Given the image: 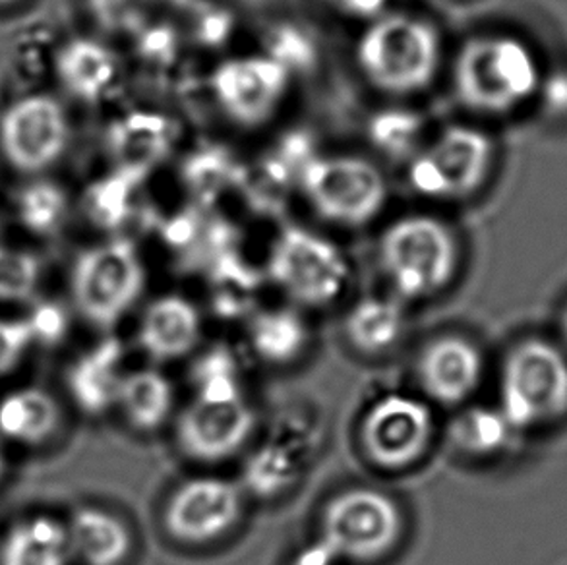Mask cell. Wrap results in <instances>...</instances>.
I'll return each mask as SVG.
<instances>
[{
	"mask_svg": "<svg viewBox=\"0 0 567 565\" xmlns=\"http://www.w3.org/2000/svg\"><path fill=\"white\" fill-rule=\"evenodd\" d=\"M444 41L436 25L409 12H383L367 22L354 49L362 76L378 92L406 97L437 78Z\"/></svg>",
	"mask_w": 567,
	"mask_h": 565,
	"instance_id": "7a4b0ae2",
	"label": "cell"
},
{
	"mask_svg": "<svg viewBox=\"0 0 567 565\" xmlns=\"http://www.w3.org/2000/svg\"><path fill=\"white\" fill-rule=\"evenodd\" d=\"M499 409L515 430L540 427L567 413V359L554 345L530 339L504 364Z\"/></svg>",
	"mask_w": 567,
	"mask_h": 565,
	"instance_id": "9c48e42d",
	"label": "cell"
},
{
	"mask_svg": "<svg viewBox=\"0 0 567 565\" xmlns=\"http://www.w3.org/2000/svg\"><path fill=\"white\" fill-rule=\"evenodd\" d=\"M291 90V72L269 54L233 56L215 66L209 92L233 123L254 129L268 123Z\"/></svg>",
	"mask_w": 567,
	"mask_h": 565,
	"instance_id": "8fae6325",
	"label": "cell"
},
{
	"mask_svg": "<svg viewBox=\"0 0 567 565\" xmlns=\"http://www.w3.org/2000/svg\"><path fill=\"white\" fill-rule=\"evenodd\" d=\"M481 351L461 336L432 339L416 362V378L430 401L444 407L461 405L483 382Z\"/></svg>",
	"mask_w": 567,
	"mask_h": 565,
	"instance_id": "9a60e30c",
	"label": "cell"
},
{
	"mask_svg": "<svg viewBox=\"0 0 567 565\" xmlns=\"http://www.w3.org/2000/svg\"><path fill=\"white\" fill-rule=\"evenodd\" d=\"M33 339L30 320H0V376L20 362Z\"/></svg>",
	"mask_w": 567,
	"mask_h": 565,
	"instance_id": "1f68e13d",
	"label": "cell"
},
{
	"mask_svg": "<svg viewBox=\"0 0 567 565\" xmlns=\"http://www.w3.org/2000/svg\"><path fill=\"white\" fill-rule=\"evenodd\" d=\"M204 318L198 306L183 295L155 298L140 318L136 341L147 359L167 364L185 359L199 345Z\"/></svg>",
	"mask_w": 567,
	"mask_h": 565,
	"instance_id": "2e32d148",
	"label": "cell"
},
{
	"mask_svg": "<svg viewBox=\"0 0 567 565\" xmlns=\"http://www.w3.org/2000/svg\"><path fill=\"white\" fill-rule=\"evenodd\" d=\"M59 424L61 409L45 391H14L0 401V432L14 442H45Z\"/></svg>",
	"mask_w": 567,
	"mask_h": 565,
	"instance_id": "484cf974",
	"label": "cell"
},
{
	"mask_svg": "<svg viewBox=\"0 0 567 565\" xmlns=\"http://www.w3.org/2000/svg\"><path fill=\"white\" fill-rule=\"evenodd\" d=\"M70 554L84 565H123L131 556V528L113 513L82 507L66 525Z\"/></svg>",
	"mask_w": 567,
	"mask_h": 565,
	"instance_id": "ac0fdd59",
	"label": "cell"
},
{
	"mask_svg": "<svg viewBox=\"0 0 567 565\" xmlns=\"http://www.w3.org/2000/svg\"><path fill=\"white\" fill-rule=\"evenodd\" d=\"M561 328H564V336H566L567 339V310L566 314H564V321H561Z\"/></svg>",
	"mask_w": 567,
	"mask_h": 565,
	"instance_id": "74e56055",
	"label": "cell"
},
{
	"mask_svg": "<svg viewBox=\"0 0 567 565\" xmlns=\"http://www.w3.org/2000/svg\"><path fill=\"white\" fill-rule=\"evenodd\" d=\"M192 398L212 401H237L246 398L243 368L237 355L225 345L212 347L199 357L192 370Z\"/></svg>",
	"mask_w": 567,
	"mask_h": 565,
	"instance_id": "83f0119b",
	"label": "cell"
},
{
	"mask_svg": "<svg viewBox=\"0 0 567 565\" xmlns=\"http://www.w3.org/2000/svg\"><path fill=\"white\" fill-rule=\"evenodd\" d=\"M515 432L514 424L507 421L499 407H473L455 419L450 438L455 448L467 455L491 458L506 450Z\"/></svg>",
	"mask_w": 567,
	"mask_h": 565,
	"instance_id": "4316f807",
	"label": "cell"
},
{
	"mask_svg": "<svg viewBox=\"0 0 567 565\" xmlns=\"http://www.w3.org/2000/svg\"><path fill=\"white\" fill-rule=\"evenodd\" d=\"M243 512L245 492L240 484L202 474L173 490L163 510V527L177 543L204 546L237 527Z\"/></svg>",
	"mask_w": 567,
	"mask_h": 565,
	"instance_id": "7c38bea8",
	"label": "cell"
},
{
	"mask_svg": "<svg viewBox=\"0 0 567 565\" xmlns=\"http://www.w3.org/2000/svg\"><path fill=\"white\" fill-rule=\"evenodd\" d=\"M287 565H343V562L333 554L328 544L316 538L305 548H300Z\"/></svg>",
	"mask_w": 567,
	"mask_h": 565,
	"instance_id": "8d00e7d4",
	"label": "cell"
},
{
	"mask_svg": "<svg viewBox=\"0 0 567 565\" xmlns=\"http://www.w3.org/2000/svg\"><path fill=\"white\" fill-rule=\"evenodd\" d=\"M123 343L107 337L85 352L70 370V391L85 413L101 414L116 405L118 388L123 382Z\"/></svg>",
	"mask_w": 567,
	"mask_h": 565,
	"instance_id": "d6986e66",
	"label": "cell"
},
{
	"mask_svg": "<svg viewBox=\"0 0 567 565\" xmlns=\"http://www.w3.org/2000/svg\"><path fill=\"white\" fill-rule=\"evenodd\" d=\"M250 351L271 367H285L302 357L310 329L295 308H268L254 314L246 326Z\"/></svg>",
	"mask_w": 567,
	"mask_h": 565,
	"instance_id": "7402d4cb",
	"label": "cell"
},
{
	"mask_svg": "<svg viewBox=\"0 0 567 565\" xmlns=\"http://www.w3.org/2000/svg\"><path fill=\"white\" fill-rule=\"evenodd\" d=\"M300 192L322 219L357 229L374 222L388 202V181L377 163L331 153L307 161L300 168Z\"/></svg>",
	"mask_w": 567,
	"mask_h": 565,
	"instance_id": "277c9868",
	"label": "cell"
},
{
	"mask_svg": "<svg viewBox=\"0 0 567 565\" xmlns=\"http://www.w3.org/2000/svg\"><path fill=\"white\" fill-rule=\"evenodd\" d=\"M436 421L429 403L406 393H385L362 414L361 450L382 471H403L429 451Z\"/></svg>",
	"mask_w": 567,
	"mask_h": 565,
	"instance_id": "30bf717a",
	"label": "cell"
},
{
	"mask_svg": "<svg viewBox=\"0 0 567 565\" xmlns=\"http://www.w3.org/2000/svg\"><path fill=\"white\" fill-rule=\"evenodd\" d=\"M543 74L529 43L509 33H484L461 45L453 62V90L468 111L509 115L537 100Z\"/></svg>",
	"mask_w": 567,
	"mask_h": 565,
	"instance_id": "6da1fadb",
	"label": "cell"
},
{
	"mask_svg": "<svg viewBox=\"0 0 567 565\" xmlns=\"http://www.w3.org/2000/svg\"><path fill=\"white\" fill-rule=\"evenodd\" d=\"M56 72L72 95L87 103L103 100L118 80L116 54L93 39H74L56 59Z\"/></svg>",
	"mask_w": 567,
	"mask_h": 565,
	"instance_id": "ffe728a7",
	"label": "cell"
},
{
	"mask_svg": "<svg viewBox=\"0 0 567 565\" xmlns=\"http://www.w3.org/2000/svg\"><path fill=\"white\" fill-rule=\"evenodd\" d=\"M177 142V124L152 111H132L109 131V144L121 168L144 175L165 160Z\"/></svg>",
	"mask_w": 567,
	"mask_h": 565,
	"instance_id": "e0dca14e",
	"label": "cell"
},
{
	"mask_svg": "<svg viewBox=\"0 0 567 565\" xmlns=\"http://www.w3.org/2000/svg\"><path fill=\"white\" fill-rule=\"evenodd\" d=\"M302 451L285 438L268 440L246 459L240 489L260 500L284 496L302 473Z\"/></svg>",
	"mask_w": 567,
	"mask_h": 565,
	"instance_id": "cb8c5ba5",
	"label": "cell"
},
{
	"mask_svg": "<svg viewBox=\"0 0 567 565\" xmlns=\"http://www.w3.org/2000/svg\"><path fill=\"white\" fill-rule=\"evenodd\" d=\"M322 2L338 14L353 18V20H364V22H370L383 12H388V4H390V0H322Z\"/></svg>",
	"mask_w": 567,
	"mask_h": 565,
	"instance_id": "e575fe53",
	"label": "cell"
},
{
	"mask_svg": "<svg viewBox=\"0 0 567 565\" xmlns=\"http://www.w3.org/2000/svg\"><path fill=\"white\" fill-rule=\"evenodd\" d=\"M150 0H87L93 18L105 30H124L136 22Z\"/></svg>",
	"mask_w": 567,
	"mask_h": 565,
	"instance_id": "d6a6232c",
	"label": "cell"
},
{
	"mask_svg": "<svg viewBox=\"0 0 567 565\" xmlns=\"http://www.w3.org/2000/svg\"><path fill=\"white\" fill-rule=\"evenodd\" d=\"M31 328L35 333V339H59L64 333L66 320L64 312L56 305L41 306L38 312L30 318Z\"/></svg>",
	"mask_w": 567,
	"mask_h": 565,
	"instance_id": "d590c367",
	"label": "cell"
},
{
	"mask_svg": "<svg viewBox=\"0 0 567 565\" xmlns=\"http://www.w3.org/2000/svg\"><path fill=\"white\" fill-rule=\"evenodd\" d=\"M460 240L434 215L399 217L383 230L378 264L393 297L414 302L442 292L457 276Z\"/></svg>",
	"mask_w": 567,
	"mask_h": 565,
	"instance_id": "3957f363",
	"label": "cell"
},
{
	"mask_svg": "<svg viewBox=\"0 0 567 565\" xmlns=\"http://www.w3.org/2000/svg\"><path fill=\"white\" fill-rule=\"evenodd\" d=\"M70 554L66 525L49 517L18 523L0 552V565H66Z\"/></svg>",
	"mask_w": 567,
	"mask_h": 565,
	"instance_id": "d4e9b609",
	"label": "cell"
},
{
	"mask_svg": "<svg viewBox=\"0 0 567 565\" xmlns=\"http://www.w3.org/2000/svg\"><path fill=\"white\" fill-rule=\"evenodd\" d=\"M537 100L553 116H567V69H554L550 74H543Z\"/></svg>",
	"mask_w": 567,
	"mask_h": 565,
	"instance_id": "836d02e7",
	"label": "cell"
},
{
	"mask_svg": "<svg viewBox=\"0 0 567 565\" xmlns=\"http://www.w3.org/2000/svg\"><path fill=\"white\" fill-rule=\"evenodd\" d=\"M140 176V173L121 168L116 175L93 184L92 191L87 194V207L93 219L105 227H115L116 223L123 222L124 215L128 212L132 184L136 183Z\"/></svg>",
	"mask_w": 567,
	"mask_h": 565,
	"instance_id": "f546056e",
	"label": "cell"
},
{
	"mask_svg": "<svg viewBox=\"0 0 567 565\" xmlns=\"http://www.w3.org/2000/svg\"><path fill=\"white\" fill-rule=\"evenodd\" d=\"M268 277L295 305L323 308L346 292L351 264L331 238L289 225L269 246Z\"/></svg>",
	"mask_w": 567,
	"mask_h": 565,
	"instance_id": "8992f818",
	"label": "cell"
},
{
	"mask_svg": "<svg viewBox=\"0 0 567 565\" xmlns=\"http://www.w3.org/2000/svg\"><path fill=\"white\" fill-rule=\"evenodd\" d=\"M406 310L401 298L364 297L346 316L347 341L364 355H383L405 336Z\"/></svg>",
	"mask_w": 567,
	"mask_h": 565,
	"instance_id": "603a6c76",
	"label": "cell"
},
{
	"mask_svg": "<svg viewBox=\"0 0 567 565\" xmlns=\"http://www.w3.org/2000/svg\"><path fill=\"white\" fill-rule=\"evenodd\" d=\"M115 407L132 428L154 432L175 414L177 393L169 376L159 368H138L124 374Z\"/></svg>",
	"mask_w": 567,
	"mask_h": 565,
	"instance_id": "44dd1931",
	"label": "cell"
},
{
	"mask_svg": "<svg viewBox=\"0 0 567 565\" xmlns=\"http://www.w3.org/2000/svg\"><path fill=\"white\" fill-rule=\"evenodd\" d=\"M147 269L131 238H111L78 256L72 269V298L92 326L115 328L138 305Z\"/></svg>",
	"mask_w": 567,
	"mask_h": 565,
	"instance_id": "5b68a950",
	"label": "cell"
},
{
	"mask_svg": "<svg viewBox=\"0 0 567 565\" xmlns=\"http://www.w3.org/2000/svg\"><path fill=\"white\" fill-rule=\"evenodd\" d=\"M69 144V119L59 101L30 95L0 116V147L8 163L22 173H39L61 160Z\"/></svg>",
	"mask_w": 567,
	"mask_h": 565,
	"instance_id": "4fadbf2b",
	"label": "cell"
},
{
	"mask_svg": "<svg viewBox=\"0 0 567 565\" xmlns=\"http://www.w3.org/2000/svg\"><path fill=\"white\" fill-rule=\"evenodd\" d=\"M494 160L496 144L488 132L452 124L414 152L406 181L424 198H468L488 181Z\"/></svg>",
	"mask_w": 567,
	"mask_h": 565,
	"instance_id": "52a82bcc",
	"label": "cell"
},
{
	"mask_svg": "<svg viewBox=\"0 0 567 565\" xmlns=\"http://www.w3.org/2000/svg\"><path fill=\"white\" fill-rule=\"evenodd\" d=\"M69 212L64 192L53 183H33L23 188L18 199V214L23 227L35 235H53L61 229Z\"/></svg>",
	"mask_w": 567,
	"mask_h": 565,
	"instance_id": "f1b7e54d",
	"label": "cell"
},
{
	"mask_svg": "<svg viewBox=\"0 0 567 565\" xmlns=\"http://www.w3.org/2000/svg\"><path fill=\"white\" fill-rule=\"evenodd\" d=\"M2 469H4V458H2V451H0V474H2Z\"/></svg>",
	"mask_w": 567,
	"mask_h": 565,
	"instance_id": "f35d334b",
	"label": "cell"
},
{
	"mask_svg": "<svg viewBox=\"0 0 567 565\" xmlns=\"http://www.w3.org/2000/svg\"><path fill=\"white\" fill-rule=\"evenodd\" d=\"M39 282V261L33 254L0 246V300L22 302L33 297Z\"/></svg>",
	"mask_w": 567,
	"mask_h": 565,
	"instance_id": "4dcf8cb0",
	"label": "cell"
},
{
	"mask_svg": "<svg viewBox=\"0 0 567 565\" xmlns=\"http://www.w3.org/2000/svg\"><path fill=\"white\" fill-rule=\"evenodd\" d=\"M256 411L248 399L212 401L192 398L177 417L181 451L199 463H221L250 442Z\"/></svg>",
	"mask_w": 567,
	"mask_h": 565,
	"instance_id": "5bb4252c",
	"label": "cell"
},
{
	"mask_svg": "<svg viewBox=\"0 0 567 565\" xmlns=\"http://www.w3.org/2000/svg\"><path fill=\"white\" fill-rule=\"evenodd\" d=\"M8 2H12V0H0V4H8Z\"/></svg>",
	"mask_w": 567,
	"mask_h": 565,
	"instance_id": "ab89813d",
	"label": "cell"
},
{
	"mask_svg": "<svg viewBox=\"0 0 567 565\" xmlns=\"http://www.w3.org/2000/svg\"><path fill=\"white\" fill-rule=\"evenodd\" d=\"M403 535V513L377 489H349L331 497L320 517L318 538L343 564H369L388 556Z\"/></svg>",
	"mask_w": 567,
	"mask_h": 565,
	"instance_id": "ba28073f",
	"label": "cell"
}]
</instances>
